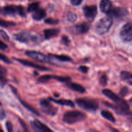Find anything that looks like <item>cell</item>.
<instances>
[{
  "label": "cell",
  "mask_w": 132,
  "mask_h": 132,
  "mask_svg": "<svg viewBox=\"0 0 132 132\" xmlns=\"http://www.w3.org/2000/svg\"><path fill=\"white\" fill-rule=\"evenodd\" d=\"M45 23L48 24H56L59 23V20L53 18H47L45 20Z\"/></svg>",
  "instance_id": "31"
},
{
  "label": "cell",
  "mask_w": 132,
  "mask_h": 132,
  "mask_svg": "<svg viewBox=\"0 0 132 132\" xmlns=\"http://www.w3.org/2000/svg\"><path fill=\"white\" fill-rule=\"evenodd\" d=\"M121 78L132 86V73L126 71H122L121 73Z\"/></svg>",
  "instance_id": "20"
},
{
  "label": "cell",
  "mask_w": 132,
  "mask_h": 132,
  "mask_svg": "<svg viewBox=\"0 0 132 132\" xmlns=\"http://www.w3.org/2000/svg\"><path fill=\"white\" fill-rule=\"evenodd\" d=\"M83 0H70V2L73 6H79L82 3Z\"/></svg>",
  "instance_id": "37"
},
{
  "label": "cell",
  "mask_w": 132,
  "mask_h": 132,
  "mask_svg": "<svg viewBox=\"0 0 132 132\" xmlns=\"http://www.w3.org/2000/svg\"><path fill=\"white\" fill-rule=\"evenodd\" d=\"M130 102H131V103H132V98L131 99H130Z\"/></svg>",
  "instance_id": "47"
},
{
  "label": "cell",
  "mask_w": 132,
  "mask_h": 132,
  "mask_svg": "<svg viewBox=\"0 0 132 132\" xmlns=\"http://www.w3.org/2000/svg\"><path fill=\"white\" fill-rule=\"evenodd\" d=\"M67 19L70 22H75L77 19V15L72 12H68L67 14Z\"/></svg>",
  "instance_id": "27"
},
{
  "label": "cell",
  "mask_w": 132,
  "mask_h": 132,
  "mask_svg": "<svg viewBox=\"0 0 132 132\" xmlns=\"http://www.w3.org/2000/svg\"><path fill=\"white\" fill-rule=\"evenodd\" d=\"M129 120H130V122H131V123H132V118H130V119H129Z\"/></svg>",
  "instance_id": "46"
},
{
  "label": "cell",
  "mask_w": 132,
  "mask_h": 132,
  "mask_svg": "<svg viewBox=\"0 0 132 132\" xmlns=\"http://www.w3.org/2000/svg\"><path fill=\"white\" fill-rule=\"evenodd\" d=\"M86 132H99L97 130H93V129H90V130H87Z\"/></svg>",
  "instance_id": "44"
},
{
  "label": "cell",
  "mask_w": 132,
  "mask_h": 132,
  "mask_svg": "<svg viewBox=\"0 0 132 132\" xmlns=\"http://www.w3.org/2000/svg\"><path fill=\"white\" fill-rule=\"evenodd\" d=\"M83 12L86 18L88 19H94L97 13V8L95 5L85 6L83 7Z\"/></svg>",
  "instance_id": "13"
},
{
  "label": "cell",
  "mask_w": 132,
  "mask_h": 132,
  "mask_svg": "<svg viewBox=\"0 0 132 132\" xmlns=\"http://www.w3.org/2000/svg\"><path fill=\"white\" fill-rule=\"evenodd\" d=\"M6 73H7V70H6V68H4V67H3L2 66L0 65V73L6 75Z\"/></svg>",
  "instance_id": "42"
},
{
  "label": "cell",
  "mask_w": 132,
  "mask_h": 132,
  "mask_svg": "<svg viewBox=\"0 0 132 132\" xmlns=\"http://www.w3.org/2000/svg\"><path fill=\"white\" fill-rule=\"evenodd\" d=\"M52 79H53V76H51V75H45V76H42L39 77L37 81H38V82H40V83H45V82H47L48 81H50Z\"/></svg>",
  "instance_id": "24"
},
{
  "label": "cell",
  "mask_w": 132,
  "mask_h": 132,
  "mask_svg": "<svg viewBox=\"0 0 132 132\" xmlns=\"http://www.w3.org/2000/svg\"><path fill=\"white\" fill-rule=\"evenodd\" d=\"M15 25V23L12 21H7L0 18V27H9Z\"/></svg>",
  "instance_id": "28"
},
{
  "label": "cell",
  "mask_w": 132,
  "mask_h": 132,
  "mask_svg": "<svg viewBox=\"0 0 132 132\" xmlns=\"http://www.w3.org/2000/svg\"><path fill=\"white\" fill-rule=\"evenodd\" d=\"M119 34L121 39L125 42L132 41V23H126L121 28Z\"/></svg>",
  "instance_id": "9"
},
{
  "label": "cell",
  "mask_w": 132,
  "mask_h": 132,
  "mask_svg": "<svg viewBox=\"0 0 132 132\" xmlns=\"http://www.w3.org/2000/svg\"><path fill=\"white\" fill-rule=\"evenodd\" d=\"M60 30L59 28H48L44 30V36L46 40L54 38L59 35Z\"/></svg>",
  "instance_id": "15"
},
{
  "label": "cell",
  "mask_w": 132,
  "mask_h": 132,
  "mask_svg": "<svg viewBox=\"0 0 132 132\" xmlns=\"http://www.w3.org/2000/svg\"><path fill=\"white\" fill-rule=\"evenodd\" d=\"M79 71H81L82 73H87L88 71V68L86 66H80L79 68Z\"/></svg>",
  "instance_id": "39"
},
{
  "label": "cell",
  "mask_w": 132,
  "mask_h": 132,
  "mask_svg": "<svg viewBox=\"0 0 132 132\" xmlns=\"http://www.w3.org/2000/svg\"><path fill=\"white\" fill-rule=\"evenodd\" d=\"M101 116H103L104 119L108 120V121H110V122H116V118H115L114 116H113V114H112L111 112H110L109 111L103 110L101 112Z\"/></svg>",
  "instance_id": "21"
},
{
  "label": "cell",
  "mask_w": 132,
  "mask_h": 132,
  "mask_svg": "<svg viewBox=\"0 0 132 132\" xmlns=\"http://www.w3.org/2000/svg\"><path fill=\"white\" fill-rule=\"evenodd\" d=\"M19 101L21 102V103L22 105H23V106H24V108H26V109H27L28 111H30V112H32V113H34V114L36 115V116H40L39 113V112H37V111L36 110V109H34V108L32 106H30V104H27V103H26V102H24V101L21 100V99H19Z\"/></svg>",
  "instance_id": "22"
},
{
  "label": "cell",
  "mask_w": 132,
  "mask_h": 132,
  "mask_svg": "<svg viewBox=\"0 0 132 132\" xmlns=\"http://www.w3.org/2000/svg\"><path fill=\"white\" fill-rule=\"evenodd\" d=\"M53 79H56L57 81H59V82H68L70 81L71 78L68 76H53Z\"/></svg>",
  "instance_id": "25"
},
{
  "label": "cell",
  "mask_w": 132,
  "mask_h": 132,
  "mask_svg": "<svg viewBox=\"0 0 132 132\" xmlns=\"http://www.w3.org/2000/svg\"><path fill=\"white\" fill-rule=\"evenodd\" d=\"M0 14L6 15H15L18 14L21 17H25L26 15L24 9L20 5H7L4 7L0 6Z\"/></svg>",
  "instance_id": "5"
},
{
  "label": "cell",
  "mask_w": 132,
  "mask_h": 132,
  "mask_svg": "<svg viewBox=\"0 0 132 132\" xmlns=\"http://www.w3.org/2000/svg\"><path fill=\"white\" fill-rule=\"evenodd\" d=\"M30 1H31V0H30Z\"/></svg>",
  "instance_id": "50"
},
{
  "label": "cell",
  "mask_w": 132,
  "mask_h": 132,
  "mask_svg": "<svg viewBox=\"0 0 132 132\" xmlns=\"http://www.w3.org/2000/svg\"><path fill=\"white\" fill-rule=\"evenodd\" d=\"M13 37L15 40L21 43H36L39 41V37L36 35L32 34L28 32H22L19 33L15 34L13 36Z\"/></svg>",
  "instance_id": "6"
},
{
  "label": "cell",
  "mask_w": 132,
  "mask_h": 132,
  "mask_svg": "<svg viewBox=\"0 0 132 132\" xmlns=\"http://www.w3.org/2000/svg\"><path fill=\"white\" fill-rule=\"evenodd\" d=\"M89 29H90V24L87 23L78 24L74 27V31L77 34H84L88 32Z\"/></svg>",
  "instance_id": "14"
},
{
  "label": "cell",
  "mask_w": 132,
  "mask_h": 132,
  "mask_svg": "<svg viewBox=\"0 0 132 132\" xmlns=\"http://www.w3.org/2000/svg\"><path fill=\"white\" fill-rule=\"evenodd\" d=\"M102 92H103V94L105 96H106L110 100L116 103V105L121 107L122 109L126 110H130L129 105L127 103V102L125 100H124L122 98L119 97L117 94L113 92L112 90H109V89H104V90H103L102 91Z\"/></svg>",
  "instance_id": "4"
},
{
  "label": "cell",
  "mask_w": 132,
  "mask_h": 132,
  "mask_svg": "<svg viewBox=\"0 0 132 132\" xmlns=\"http://www.w3.org/2000/svg\"><path fill=\"white\" fill-rule=\"evenodd\" d=\"M46 16V11L43 9H37L32 12V17L34 20L40 21Z\"/></svg>",
  "instance_id": "17"
},
{
  "label": "cell",
  "mask_w": 132,
  "mask_h": 132,
  "mask_svg": "<svg viewBox=\"0 0 132 132\" xmlns=\"http://www.w3.org/2000/svg\"><path fill=\"white\" fill-rule=\"evenodd\" d=\"M6 117V113L3 109L0 108V120H3Z\"/></svg>",
  "instance_id": "41"
},
{
  "label": "cell",
  "mask_w": 132,
  "mask_h": 132,
  "mask_svg": "<svg viewBox=\"0 0 132 132\" xmlns=\"http://www.w3.org/2000/svg\"><path fill=\"white\" fill-rule=\"evenodd\" d=\"M110 128L111 131H112V132H120L119 131V130H117V129L114 128H112V127H110Z\"/></svg>",
  "instance_id": "43"
},
{
  "label": "cell",
  "mask_w": 132,
  "mask_h": 132,
  "mask_svg": "<svg viewBox=\"0 0 132 132\" xmlns=\"http://www.w3.org/2000/svg\"><path fill=\"white\" fill-rule=\"evenodd\" d=\"M76 104L84 110L88 111H96L99 108L97 101L90 98H80L76 100Z\"/></svg>",
  "instance_id": "3"
},
{
  "label": "cell",
  "mask_w": 132,
  "mask_h": 132,
  "mask_svg": "<svg viewBox=\"0 0 132 132\" xmlns=\"http://www.w3.org/2000/svg\"><path fill=\"white\" fill-rule=\"evenodd\" d=\"M128 93V89L127 87H124L121 89V92H120V94L122 97H125L126 96V95Z\"/></svg>",
  "instance_id": "36"
},
{
  "label": "cell",
  "mask_w": 132,
  "mask_h": 132,
  "mask_svg": "<svg viewBox=\"0 0 132 132\" xmlns=\"http://www.w3.org/2000/svg\"><path fill=\"white\" fill-rule=\"evenodd\" d=\"M48 99L49 101H51L56 104H60L62 106H67L72 107V108H74L75 106V104L73 103V102L70 100H68V99H55L50 97L48 98Z\"/></svg>",
  "instance_id": "16"
},
{
  "label": "cell",
  "mask_w": 132,
  "mask_h": 132,
  "mask_svg": "<svg viewBox=\"0 0 132 132\" xmlns=\"http://www.w3.org/2000/svg\"><path fill=\"white\" fill-rule=\"evenodd\" d=\"M0 37L6 41H9V39H10V37H9V35L3 30H0Z\"/></svg>",
  "instance_id": "33"
},
{
  "label": "cell",
  "mask_w": 132,
  "mask_h": 132,
  "mask_svg": "<svg viewBox=\"0 0 132 132\" xmlns=\"http://www.w3.org/2000/svg\"><path fill=\"white\" fill-rule=\"evenodd\" d=\"M128 14V12L125 8L116 7L111 9L110 11L107 13V15H110L112 18H119L125 17Z\"/></svg>",
  "instance_id": "10"
},
{
  "label": "cell",
  "mask_w": 132,
  "mask_h": 132,
  "mask_svg": "<svg viewBox=\"0 0 132 132\" xmlns=\"http://www.w3.org/2000/svg\"><path fill=\"white\" fill-rule=\"evenodd\" d=\"M39 104L41 107V110L43 112L48 116H54L56 115L57 112V108L54 106L50 103L49 100L47 99H42L40 101Z\"/></svg>",
  "instance_id": "8"
},
{
  "label": "cell",
  "mask_w": 132,
  "mask_h": 132,
  "mask_svg": "<svg viewBox=\"0 0 132 132\" xmlns=\"http://www.w3.org/2000/svg\"><path fill=\"white\" fill-rule=\"evenodd\" d=\"M99 82L101 85L103 86H106L108 84V78H107L106 75L103 73L101 76L99 77Z\"/></svg>",
  "instance_id": "29"
},
{
  "label": "cell",
  "mask_w": 132,
  "mask_h": 132,
  "mask_svg": "<svg viewBox=\"0 0 132 132\" xmlns=\"http://www.w3.org/2000/svg\"><path fill=\"white\" fill-rule=\"evenodd\" d=\"M0 60H1L3 62L6 63V64H11L12 63L9 57H7L5 55L1 54V53H0Z\"/></svg>",
  "instance_id": "30"
},
{
  "label": "cell",
  "mask_w": 132,
  "mask_h": 132,
  "mask_svg": "<svg viewBox=\"0 0 132 132\" xmlns=\"http://www.w3.org/2000/svg\"><path fill=\"white\" fill-rule=\"evenodd\" d=\"M67 86H68L69 88H70L73 91L81 93V94H84L86 92V89L83 86L77 83L68 82V84H67Z\"/></svg>",
  "instance_id": "19"
},
{
  "label": "cell",
  "mask_w": 132,
  "mask_h": 132,
  "mask_svg": "<svg viewBox=\"0 0 132 132\" xmlns=\"http://www.w3.org/2000/svg\"><path fill=\"white\" fill-rule=\"evenodd\" d=\"M113 18L107 15L106 17L101 18L95 26V30L99 35L103 36L109 32L110 29L113 24Z\"/></svg>",
  "instance_id": "1"
},
{
  "label": "cell",
  "mask_w": 132,
  "mask_h": 132,
  "mask_svg": "<svg viewBox=\"0 0 132 132\" xmlns=\"http://www.w3.org/2000/svg\"><path fill=\"white\" fill-rule=\"evenodd\" d=\"M0 105H1V103H0Z\"/></svg>",
  "instance_id": "48"
},
{
  "label": "cell",
  "mask_w": 132,
  "mask_h": 132,
  "mask_svg": "<svg viewBox=\"0 0 132 132\" xmlns=\"http://www.w3.org/2000/svg\"><path fill=\"white\" fill-rule=\"evenodd\" d=\"M24 54L29 57L31 59L36 60L37 61L44 63H52L50 56L46 55L45 54L37 51H32V50H27Z\"/></svg>",
  "instance_id": "7"
},
{
  "label": "cell",
  "mask_w": 132,
  "mask_h": 132,
  "mask_svg": "<svg viewBox=\"0 0 132 132\" xmlns=\"http://www.w3.org/2000/svg\"><path fill=\"white\" fill-rule=\"evenodd\" d=\"M6 127L8 132H13V125L11 122L7 121L6 123Z\"/></svg>",
  "instance_id": "35"
},
{
  "label": "cell",
  "mask_w": 132,
  "mask_h": 132,
  "mask_svg": "<svg viewBox=\"0 0 132 132\" xmlns=\"http://www.w3.org/2000/svg\"><path fill=\"white\" fill-rule=\"evenodd\" d=\"M62 42H63L65 45H69L70 41V39H68V37H67V36H63V37H62Z\"/></svg>",
  "instance_id": "38"
},
{
  "label": "cell",
  "mask_w": 132,
  "mask_h": 132,
  "mask_svg": "<svg viewBox=\"0 0 132 132\" xmlns=\"http://www.w3.org/2000/svg\"><path fill=\"white\" fill-rule=\"evenodd\" d=\"M86 117V114L80 111H68L64 113L63 121V122L68 125H73V124L84 121Z\"/></svg>",
  "instance_id": "2"
},
{
  "label": "cell",
  "mask_w": 132,
  "mask_h": 132,
  "mask_svg": "<svg viewBox=\"0 0 132 132\" xmlns=\"http://www.w3.org/2000/svg\"><path fill=\"white\" fill-rule=\"evenodd\" d=\"M0 132H3V130H2V128H0Z\"/></svg>",
  "instance_id": "45"
},
{
  "label": "cell",
  "mask_w": 132,
  "mask_h": 132,
  "mask_svg": "<svg viewBox=\"0 0 132 132\" xmlns=\"http://www.w3.org/2000/svg\"><path fill=\"white\" fill-rule=\"evenodd\" d=\"M18 132H20V131H18Z\"/></svg>",
  "instance_id": "49"
},
{
  "label": "cell",
  "mask_w": 132,
  "mask_h": 132,
  "mask_svg": "<svg viewBox=\"0 0 132 132\" xmlns=\"http://www.w3.org/2000/svg\"><path fill=\"white\" fill-rule=\"evenodd\" d=\"M14 60L20 63L21 64L26 66V67H31V68H35V69H36V70H39L47 71V70H50L48 68H47V67H44V66L39 65V64L32 63V62L29 61L24 60V59H17V58H14Z\"/></svg>",
  "instance_id": "12"
},
{
  "label": "cell",
  "mask_w": 132,
  "mask_h": 132,
  "mask_svg": "<svg viewBox=\"0 0 132 132\" xmlns=\"http://www.w3.org/2000/svg\"><path fill=\"white\" fill-rule=\"evenodd\" d=\"M112 3L110 0H101L100 2V9L103 12L108 13L112 9Z\"/></svg>",
  "instance_id": "18"
},
{
  "label": "cell",
  "mask_w": 132,
  "mask_h": 132,
  "mask_svg": "<svg viewBox=\"0 0 132 132\" xmlns=\"http://www.w3.org/2000/svg\"><path fill=\"white\" fill-rule=\"evenodd\" d=\"M19 122H20V125H21V127L22 128H23V132H30L29 130H28V126H27L25 122H24L21 119H19Z\"/></svg>",
  "instance_id": "34"
},
{
  "label": "cell",
  "mask_w": 132,
  "mask_h": 132,
  "mask_svg": "<svg viewBox=\"0 0 132 132\" xmlns=\"http://www.w3.org/2000/svg\"><path fill=\"white\" fill-rule=\"evenodd\" d=\"M31 125L36 132H54L46 125L39 120L34 119L31 122Z\"/></svg>",
  "instance_id": "11"
},
{
  "label": "cell",
  "mask_w": 132,
  "mask_h": 132,
  "mask_svg": "<svg viewBox=\"0 0 132 132\" xmlns=\"http://www.w3.org/2000/svg\"><path fill=\"white\" fill-rule=\"evenodd\" d=\"M6 75L0 73V86H4L7 83V79L6 77Z\"/></svg>",
  "instance_id": "32"
},
{
  "label": "cell",
  "mask_w": 132,
  "mask_h": 132,
  "mask_svg": "<svg viewBox=\"0 0 132 132\" xmlns=\"http://www.w3.org/2000/svg\"><path fill=\"white\" fill-rule=\"evenodd\" d=\"M8 48V46L5 43H4L3 41H0V50H5Z\"/></svg>",
  "instance_id": "40"
},
{
  "label": "cell",
  "mask_w": 132,
  "mask_h": 132,
  "mask_svg": "<svg viewBox=\"0 0 132 132\" xmlns=\"http://www.w3.org/2000/svg\"><path fill=\"white\" fill-rule=\"evenodd\" d=\"M52 57H54L55 59H57L59 61L63 62H70L72 61V59L68 55H50Z\"/></svg>",
  "instance_id": "23"
},
{
  "label": "cell",
  "mask_w": 132,
  "mask_h": 132,
  "mask_svg": "<svg viewBox=\"0 0 132 132\" xmlns=\"http://www.w3.org/2000/svg\"><path fill=\"white\" fill-rule=\"evenodd\" d=\"M39 8V3L38 2H35L32 3L28 5V8H27V11L28 12H33L35 10H37Z\"/></svg>",
  "instance_id": "26"
}]
</instances>
